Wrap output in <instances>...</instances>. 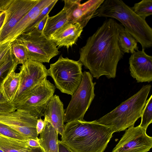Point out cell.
<instances>
[{
    "label": "cell",
    "instance_id": "f1b7e54d",
    "mask_svg": "<svg viewBox=\"0 0 152 152\" xmlns=\"http://www.w3.org/2000/svg\"><path fill=\"white\" fill-rule=\"evenodd\" d=\"M11 42L0 44V66L12 56Z\"/></svg>",
    "mask_w": 152,
    "mask_h": 152
},
{
    "label": "cell",
    "instance_id": "9a60e30c",
    "mask_svg": "<svg viewBox=\"0 0 152 152\" xmlns=\"http://www.w3.org/2000/svg\"><path fill=\"white\" fill-rule=\"evenodd\" d=\"M81 0H64L63 9L58 14L48 17L42 35L50 36L57 30L69 22L72 12Z\"/></svg>",
    "mask_w": 152,
    "mask_h": 152
},
{
    "label": "cell",
    "instance_id": "6da1fadb",
    "mask_svg": "<svg viewBox=\"0 0 152 152\" xmlns=\"http://www.w3.org/2000/svg\"><path fill=\"white\" fill-rule=\"evenodd\" d=\"M123 26L113 19L105 20L80 50L79 61L93 77L115 78L119 61L124 53L118 42Z\"/></svg>",
    "mask_w": 152,
    "mask_h": 152
},
{
    "label": "cell",
    "instance_id": "30bf717a",
    "mask_svg": "<svg viewBox=\"0 0 152 152\" xmlns=\"http://www.w3.org/2000/svg\"><path fill=\"white\" fill-rule=\"evenodd\" d=\"M54 85L45 79L34 90L25 102L17 109L25 111L38 118L45 116L46 107L53 96Z\"/></svg>",
    "mask_w": 152,
    "mask_h": 152
},
{
    "label": "cell",
    "instance_id": "3957f363",
    "mask_svg": "<svg viewBox=\"0 0 152 152\" xmlns=\"http://www.w3.org/2000/svg\"><path fill=\"white\" fill-rule=\"evenodd\" d=\"M115 19L140 43L144 49L152 46V28L144 19L136 14L121 0H104L95 12L94 17Z\"/></svg>",
    "mask_w": 152,
    "mask_h": 152
},
{
    "label": "cell",
    "instance_id": "277c9868",
    "mask_svg": "<svg viewBox=\"0 0 152 152\" xmlns=\"http://www.w3.org/2000/svg\"><path fill=\"white\" fill-rule=\"evenodd\" d=\"M151 87L150 84L143 86L136 94L97 121L110 127L114 132L134 126L141 117Z\"/></svg>",
    "mask_w": 152,
    "mask_h": 152
},
{
    "label": "cell",
    "instance_id": "484cf974",
    "mask_svg": "<svg viewBox=\"0 0 152 152\" xmlns=\"http://www.w3.org/2000/svg\"><path fill=\"white\" fill-rule=\"evenodd\" d=\"M16 63L12 54L10 57L0 66V89L4 79Z\"/></svg>",
    "mask_w": 152,
    "mask_h": 152
},
{
    "label": "cell",
    "instance_id": "8fae6325",
    "mask_svg": "<svg viewBox=\"0 0 152 152\" xmlns=\"http://www.w3.org/2000/svg\"><path fill=\"white\" fill-rule=\"evenodd\" d=\"M139 125L126 129L112 152H148L152 147V137Z\"/></svg>",
    "mask_w": 152,
    "mask_h": 152
},
{
    "label": "cell",
    "instance_id": "8d00e7d4",
    "mask_svg": "<svg viewBox=\"0 0 152 152\" xmlns=\"http://www.w3.org/2000/svg\"><path fill=\"white\" fill-rule=\"evenodd\" d=\"M32 152H44L41 146L35 148Z\"/></svg>",
    "mask_w": 152,
    "mask_h": 152
},
{
    "label": "cell",
    "instance_id": "f35d334b",
    "mask_svg": "<svg viewBox=\"0 0 152 152\" xmlns=\"http://www.w3.org/2000/svg\"></svg>",
    "mask_w": 152,
    "mask_h": 152
},
{
    "label": "cell",
    "instance_id": "d6986e66",
    "mask_svg": "<svg viewBox=\"0 0 152 152\" xmlns=\"http://www.w3.org/2000/svg\"><path fill=\"white\" fill-rule=\"evenodd\" d=\"M44 117L45 127L39 138L40 145L44 152H58V134L47 116Z\"/></svg>",
    "mask_w": 152,
    "mask_h": 152
},
{
    "label": "cell",
    "instance_id": "7a4b0ae2",
    "mask_svg": "<svg viewBox=\"0 0 152 152\" xmlns=\"http://www.w3.org/2000/svg\"><path fill=\"white\" fill-rule=\"evenodd\" d=\"M114 132L96 120H76L64 125L61 141L72 152H104Z\"/></svg>",
    "mask_w": 152,
    "mask_h": 152
},
{
    "label": "cell",
    "instance_id": "74e56055",
    "mask_svg": "<svg viewBox=\"0 0 152 152\" xmlns=\"http://www.w3.org/2000/svg\"><path fill=\"white\" fill-rule=\"evenodd\" d=\"M0 152H4L2 151L1 149H0Z\"/></svg>",
    "mask_w": 152,
    "mask_h": 152
},
{
    "label": "cell",
    "instance_id": "836d02e7",
    "mask_svg": "<svg viewBox=\"0 0 152 152\" xmlns=\"http://www.w3.org/2000/svg\"><path fill=\"white\" fill-rule=\"evenodd\" d=\"M58 152H72L61 140H58Z\"/></svg>",
    "mask_w": 152,
    "mask_h": 152
},
{
    "label": "cell",
    "instance_id": "ac0fdd59",
    "mask_svg": "<svg viewBox=\"0 0 152 152\" xmlns=\"http://www.w3.org/2000/svg\"><path fill=\"white\" fill-rule=\"evenodd\" d=\"M65 112L64 104L59 96L56 95H54L46 107L45 115L47 116L56 132L61 136L65 125L64 122Z\"/></svg>",
    "mask_w": 152,
    "mask_h": 152
},
{
    "label": "cell",
    "instance_id": "9c48e42d",
    "mask_svg": "<svg viewBox=\"0 0 152 152\" xmlns=\"http://www.w3.org/2000/svg\"><path fill=\"white\" fill-rule=\"evenodd\" d=\"M39 0H0V12L6 17L0 31V44L4 43L10 34L23 17Z\"/></svg>",
    "mask_w": 152,
    "mask_h": 152
},
{
    "label": "cell",
    "instance_id": "d4e9b609",
    "mask_svg": "<svg viewBox=\"0 0 152 152\" xmlns=\"http://www.w3.org/2000/svg\"><path fill=\"white\" fill-rule=\"evenodd\" d=\"M141 122L139 126L146 130L148 126L152 122V95L146 101L143 110Z\"/></svg>",
    "mask_w": 152,
    "mask_h": 152
},
{
    "label": "cell",
    "instance_id": "7c38bea8",
    "mask_svg": "<svg viewBox=\"0 0 152 152\" xmlns=\"http://www.w3.org/2000/svg\"><path fill=\"white\" fill-rule=\"evenodd\" d=\"M38 118L19 109L8 113L0 112V123L28 138L38 139L36 129Z\"/></svg>",
    "mask_w": 152,
    "mask_h": 152
},
{
    "label": "cell",
    "instance_id": "cb8c5ba5",
    "mask_svg": "<svg viewBox=\"0 0 152 152\" xmlns=\"http://www.w3.org/2000/svg\"><path fill=\"white\" fill-rule=\"evenodd\" d=\"M131 7L136 14L145 19L152 14V0H142Z\"/></svg>",
    "mask_w": 152,
    "mask_h": 152
},
{
    "label": "cell",
    "instance_id": "52a82bcc",
    "mask_svg": "<svg viewBox=\"0 0 152 152\" xmlns=\"http://www.w3.org/2000/svg\"><path fill=\"white\" fill-rule=\"evenodd\" d=\"M20 69L19 88L11 103L16 109L25 102L35 88L48 76V69L42 63L30 59L22 64Z\"/></svg>",
    "mask_w": 152,
    "mask_h": 152
},
{
    "label": "cell",
    "instance_id": "ffe728a7",
    "mask_svg": "<svg viewBox=\"0 0 152 152\" xmlns=\"http://www.w3.org/2000/svg\"><path fill=\"white\" fill-rule=\"evenodd\" d=\"M18 64L16 63L10 70L3 80L0 89L4 97L10 103L13 101L19 86V73L15 72Z\"/></svg>",
    "mask_w": 152,
    "mask_h": 152
},
{
    "label": "cell",
    "instance_id": "44dd1931",
    "mask_svg": "<svg viewBox=\"0 0 152 152\" xmlns=\"http://www.w3.org/2000/svg\"><path fill=\"white\" fill-rule=\"evenodd\" d=\"M23 140L5 136H0V149L4 152H32L34 148Z\"/></svg>",
    "mask_w": 152,
    "mask_h": 152
},
{
    "label": "cell",
    "instance_id": "603a6c76",
    "mask_svg": "<svg viewBox=\"0 0 152 152\" xmlns=\"http://www.w3.org/2000/svg\"><path fill=\"white\" fill-rule=\"evenodd\" d=\"M11 48L15 59L18 64H22L28 59L25 47L17 39L11 42Z\"/></svg>",
    "mask_w": 152,
    "mask_h": 152
},
{
    "label": "cell",
    "instance_id": "2e32d148",
    "mask_svg": "<svg viewBox=\"0 0 152 152\" xmlns=\"http://www.w3.org/2000/svg\"><path fill=\"white\" fill-rule=\"evenodd\" d=\"M53 0H39L13 28L4 43L12 42L21 34L27 32L42 10Z\"/></svg>",
    "mask_w": 152,
    "mask_h": 152
},
{
    "label": "cell",
    "instance_id": "e0dca14e",
    "mask_svg": "<svg viewBox=\"0 0 152 152\" xmlns=\"http://www.w3.org/2000/svg\"><path fill=\"white\" fill-rule=\"evenodd\" d=\"M104 0H90L82 4L80 2L73 10L69 23H78L83 28L93 18L96 11Z\"/></svg>",
    "mask_w": 152,
    "mask_h": 152
},
{
    "label": "cell",
    "instance_id": "e575fe53",
    "mask_svg": "<svg viewBox=\"0 0 152 152\" xmlns=\"http://www.w3.org/2000/svg\"><path fill=\"white\" fill-rule=\"evenodd\" d=\"M0 31L1 30L4 23L6 17V13L3 12H0Z\"/></svg>",
    "mask_w": 152,
    "mask_h": 152
},
{
    "label": "cell",
    "instance_id": "7402d4cb",
    "mask_svg": "<svg viewBox=\"0 0 152 152\" xmlns=\"http://www.w3.org/2000/svg\"><path fill=\"white\" fill-rule=\"evenodd\" d=\"M118 42L122 50L124 53L132 54L138 50L137 42L124 28L119 34Z\"/></svg>",
    "mask_w": 152,
    "mask_h": 152
},
{
    "label": "cell",
    "instance_id": "8992f818",
    "mask_svg": "<svg viewBox=\"0 0 152 152\" xmlns=\"http://www.w3.org/2000/svg\"><path fill=\"white\" fill-rule=\"evenodd\" d=\"M93 77L89 72H83L81 82L72 95L71 99L65 110L64 122L76 120H84V115L95 96Z\"/></svg>",
    "mask_w": 152,
    "mask_h": 152
},
{
    "label": "cell",
    "instance_id": "4fadbf2b",
    "mask_svg": "<svg viewBox=\"0 0 152 152\" xmlns=\"http://www.w3.org/2000/svg\"><path fill=\"white\" fill-rule=\"evenodd\" d=\"M129 64L131 75L137 82L152 81V56L147 54L144 49L131 54Z\"/></svg>",
    "mask_w": 152,
    "mask_h": 152
},
{
    "label": "cell",
    "instance_id": "5bb4252c",
    "mask_svg": "<svg viewBox=\"0 0 152 152\" xmlns=\"http://www.w3.org/2000/svg\"><path fill=\"white\" fill-rule=\"evenodd\" d=\"M83 28L78 23L68 22L48 37L58 48L65 47L68 49L76 43Z\"/></svg>",
    "mask_w": 152,
    "mask_h": 152
},
{
    "label": "cell",
    "instance_id": "5b68a950",
    "mask_svg": "<svg viewBox=\"0 0 152 152\" xmlns=\"http://www.w3.org/2000/svg\"><path fill=\"white\" fill-rule=\"evenodd\" d=\"M82 65L79 60L64 58L61 55L57 61L50 64L48 75L53 79L56 88L72 96L81 82Z\"/></svg>",
    "mask_w": 152,
    "mask_h": 152
},
{
    "label": "cell",
    "instance_id": "d6a6232c",
    "mask_svg": "<svg viewBox=\"0 0 152 152\" xmlns=\"http://www.w3.org/2000/svg\"><path fill=\"white\" fill-rule=\"evenodd\" d=\"M27 142L28 145L31 147L36 148L41 146L39 138L37 139L28 138Z\"/></svg>",
    "mask_w": 152,
    "mask_h": 152
},
{
    "label": "cell",
    "instance_id": "1f68e13d",
    "mask_svg": "<svg viewBox=\"0 0 152 152\" xmlns=\"http://www.w3.org/2000/svg\"><path fill=\"white\" fill-rule=\"evenodd\" d=\"M45 126V121L41 118H38L36 125V129L38 135L43 131Z\"/></svg>",
    "mask_w": 152,
    "mask_h": 152
},
{
    "label": "cell",
    "instance_id": "83f0119b",
    "mask_svg": "<svg viewBox=\"0 0 152 152\" xmlns=\"http://www.w3.org/2000/svg\"><path fill=\"white\" fill-rule=\"evenodd\" d=\"M58 1V0H53L51 2L48 4L42 10L37 17L33 22L27 32H28L32 30L37 24L46 16L49 15V13Z\"/></svg>",
    "mask_w": 152,
    "mask_h": 152
},
{
    "label": "cell",
    "instance_id": "d590c367",
    "mask_svg": "<svg viewBox=\"0 0 152 152\" xmlns=\"http://www.w3.org/2000/svg\"><path fill=\"white\" fill-rule=\"evenodd\" d=\"M7 102H8L4 97L0 90V103H4Z\"/></svg>",
    "mask_w": 152,
    "mask_h": 152
},
{
    "label": "cell",
    "instance_id": "f546056e",
    "mask_svg": "<svg viewBox=\"0 0 152 152\" xmlns=\"http://www.w3.org/2000/svg\"><path fill=\"white\" fill-rule=\"evenodd\" d=\"M49 16L48 15L46 16L37 24L32 30L28 32L36 36H40L42 35L45 26Z\"/></svg>",
    "mask_w": 152,
    "mask_h": 152
},
{
    "label": "cell",
    "instance_id": "4316f807",
    "mask_svg": "<svg viewBox=\"0 0 152 152\" xmlns=\"http://www.w3.org/2000/svg\"><path fill=\"white\" fill-rule=\"evenodd\" d=\"M3 135L23 140L28 138L15 130L0 123V136Z\"/></svg>",
    "mask_w": 152,
    "mask_h": 152
},
{
    "label": "cell",
    "instance_id": "4dcf8cb0",
    "mask_svg": "<svg viewBox=\"0 0 152 152\" xmlns=\"http://www.w3.org/2000/svg\"><path fill=\"white\" fill-rule=\"evenodd\" d=\"M16 110L15 107L10 102L0 103V112H11Z\"/></svg>",
    "mask_w": 152,
    "mask_h": 152
},
{
    "label": "cell",
    "instance_id": "ba28073f",
    "mask_svg": "<svg viewBox=\"0 0 152 152\" xmlns=\"http://www.w3.org/2000/svg\"><path fill=\"white\" fill-rule=\"evenodd\" d=\"M16 39L25 47L28 59L35 61L49 63L51 58L60 53L55 43L45 35L36 36L27 32Z\"/></svg>",
    "mask_w": 152,
    "mask_h": 152
}]
</instances>
